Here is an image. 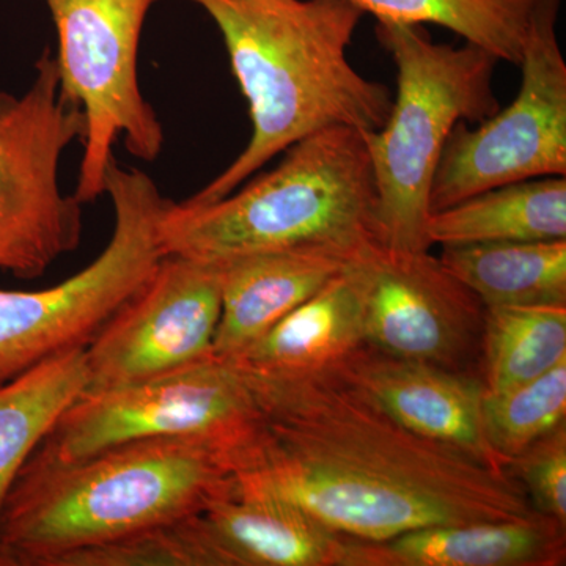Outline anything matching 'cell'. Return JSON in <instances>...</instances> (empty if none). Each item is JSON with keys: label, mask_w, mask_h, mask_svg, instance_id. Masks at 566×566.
I'll return each instance as SVG.
<instances>
[{"label": "cell", "mask_w": 566, "mask_h": 566, "mask_svg": "<svg viewBox=\"0 0 566 566\" xmlns=\"http://www.w3.org/2000/svg\"><path fill=\"white\" fill-rule=\"evenodd\" d=\"M244 379L264 430L234 474L241 490L282 499L365 542L535 512L506 469L406 430L335 371L289 382Z\"/></svg>", "instance_id": "obj_1"}, {"label": "cell", "mask_w": 566, "mask_h": 566, "mask_svg": "<svg viewBox=\"0 0 566 566\" xmlns=\"http://www.w3.org/2000/svg\"><path fill=\"white\" fill-rule=\"evenodd\" d=\"M218 25L251 112L241 155L189 203H211L251 180L297 140L348 126L378 132L392 109L387 85L348 61L363 10L352 0H189Z\"/></svg>", "instance_id": "obj_2"}, {"label": "cell", "mask_w": 566, "mask_h": 566, "mask_svg": "<svg viewBox=\"0 0 566 566\" xmlns=\"http://www.w3.org/2000/svg\"><path fill=\"white\" fill-rule=\"evenodd\" d=\"M233 488L229 458L197 439H142L70 463L32 453L3 504L0 566H46L59 554L185 520Z\"/></svg>", "instance_id": "obj_3"}, {"label": "cell", "mask_w": 566, "mask_h": 566, "mask_svg": "<svg viewBox=\"0 0 566 566\" xmlns=\"http://www.w3.org/2000/svg\"><path fill=\"white\" fill-rule=\"evenodd\" d=\"M365 133L323 129L283 151L282 161L211 203H167L166 255L222 262L245 253L322 248L360 255L379 244L374 167Z\"/></svg>", "instance_id": "obj_4"}, {"label": "cell", "mask_w": 566, "mask_h": 566, "mask_svg": "<svg viewBox=\"0 0 566 566\" xmlns=\"http://www.w3.org/2000/svg\"><path fill=\"white\" fill-rule=\"evenodd\" d=\"M379 43L397 69V95L385 125L365 133L382 248L430 251L431 182L450 133L501 109L493 91L499 59L475 44L434 43L423 25L381 22Z\"/></svg>", "instance_id": "obj_5"}, {"label": "cell", "mask_w": 566, "mask_h": 566, "mask_svg": "<svg viewBox=\"0 0 566 566\" xmlns=\"http://www.w3.org/2000/svg\"><path fill=\"white\" fill-rule=\"evenodd\" d=\"M104 193L114 230L95 262L48 289H0V385L59 354L87 348L166 256L159 222L169 200L156 182L114 158Z\"/></svg>", "instance_id": "obj_6"}, {"label": "cell", "mask_w": 566, "mask_h": 566, "mask_svg": "<svg viewBox=\"0 0 566 566\" xmlns=\"http://www.w3.org/2000/svg\"><path fill=\"white\" fill-rule=\"evenodd\" d=\"M263 430L262 408L244 376L212 356L139 385L82 394L33 455L70 463L125 442L186 438L214 447L237 474Z\"/></svg>", "instance_id": "obj_7"}, {"label": "cell", "mask_w": 566, "mask_h": 566, "mask_svg": "<svg viewBox=\"0 0 566 566\" xmlns=\"http://www.w3.org/2000/svg\"><path fill=\"white\" fill-rule=\"evenodd\" d=\"M84 134V112L62 92L50 50L28 91L0 92V271L33 281L80 248L84 203L62 191L59 170Z\"/></svg>", "instance_id": "obj_8"}, {"label": "cell", "mask_w": 566, "mask_h": 566, "mask_svg": "<svg viewBox=\"0 0 566 566\" xmlns=\"http://www.w3.org/2000/svg\"><path fill=\"white\" fill-rule=\"evenodd\" d=\"M57 31L61 88L84 112V155L74 196L82 203L104 193L114 145L134 158L161 155L164 129L144 98L137 73L142 31L155 0H44Z\"/></svg>", "instance_id": "obj_9"}, {"label": "cell", "mask_w": 566, "mask_h": 566, "mask_svg": "<svg viewBox=\"0 0 566 566\" xmlns=\"http://www.w3.org/2000/svg\"><path fill=\"white\" fill-rule=\"evenodd\" d=\"M562 0H551L528 31L512 104L450 133L433 182L431 212L468 197L543 177L566 175V62L557 35Z\"/></svg>", "instance_id": "obj_10"}, {"label": "cell", "mask_w": 566, "mask_h": 566, "mask_svg": "<svg viewBox=\"0 0 566 566\" xmlns=\"http://www.w3.org/2000/svg\"><path fill=\"white\" fill-rule=\"evenodd\" d=\"M221 311L218 264L164 256L85 348V392L139 385L210 359Z\"/></svg>", "instance_id": "obj_11"}, {"label": "cell", "mask_w": 566, "mask_h": 566, "mask_svg": "<svg viewBox=\"0 0 566 566\" xmlns=\"http://www.w3.org/2000/svg\"><path fill=\"white\" fill-rule=\"evenodd\" d=\"M365 271V340L376 352L458 370L482 338L485 307L430 252L371 245Z\"/></svg>", "instance_id": "obj_12"}, {"label": "cell", "mask_w": 566, "mask_h": 566, "mask_svg": "<svg viewBox=\"0 0 566 566\" xmlns=\"http://www.w3.org/2000/svg\"><path fill=\"white\" fill-rule=\"evenodd\" d=\"M334 371L406 430L506 469L483 430V382L439 365L389 356L368 345Z\"/></svg>", "instance_id": "obj_13"}, {"label": "cell", "mask_w": 566, "mask_h": 566, "mask_svg": "<svg viewBox=\"0 0 566 566\" xmlns=\"http://www.w3.org/2000/svg\"><path fill=\"white\" fill-rule=\"evenodd\" d=\"M200 524L222 566H376L375 542L324 526L300 506L237 486Z\"/></svg>", "instance_id": "obj_14"}, {"label": "cell", "mask_w": 566, "mask_h": 566, "mask_svg": "<svg viewBox=\"0 0 566 566\" xmlns=\"http://www.w3.org/2000/svg\"><path fill=\"white\" fill-rule=\"evenodd\" d=\"M364 253L311 300L226 363L244 378L262 382L297 381L337 370L367 346Z\"/></svg>", "instance_id": "obj_15"}, {"label": "cell", "mask_w": 566, "mask_h": 566, "mask_svg": "<svg viewBox=\"0 0 566 566\" xmlns=\"http://www.w3.org/2000/svg\"><path fill=\"white\" fill-rule=\"evenodd\" d=\"M360 255L290 248L212 262L218 264L222 290L214 356L229 360L243 353Z\"/></svg>", "instance_id": "obj_16"}, {"label": "cell", "mask_w": 566, "mask_h": 566, "mask_svg": "<svg viewBox=\"0 0 566 566\" xmlns=\"http://www.w3.org/2000/svg\"><path fill=\"white\" fill-rule=\"evenodd\" d=\"M376 566H560L565 526L534 512L515 520L431 526L375 542Z\"/></svg>", "instance_id": "obj_17"}, {"label": "cell", "mask_w": 566, "mask_h": 566, "mask_svg": "<svg viewBox=\"0 0 566 566\" xmlns=\"http://www.w3.org/2000/svg\"><path fill=\"white\" fill-rule=\"evenodd\" d=\"M431 245L566 240V178L509 182L431 212Z\"/></svg>", "instance_id": "obj_18"}, {"label": "cell", "mask_w": 566, "mask_h": 566, "mask_svg": "<svg viewBox=\"0 0 566 566\" xmlns=\"http://www.w3.org/2000/svg\"><path fill=\"white\" fill-rule=\"evenodd\" d=\"M439 260L485 308L566 305V240L442 245Z\"/></svg>", "instance_id": "obj_19"}, {"label": "cell", "mask_w": 566, "mask_h": 566, "mask_svg": "<svg viewBox=\"0 0 566 566\" xmlns=\"http://www.w3.org/2000/svg\"><path fill=\"white\" fill-rule=\"evenodd\" d=\"M85 389V348L59 354L0 385V516L21 469Z\"/></svg>", "instance_id": "obj_20"}, {"label": "cell", "mask_w": 566, "mask_h": 566, "mask_svg": "<svg viewBox=\"0 0 566 566\" xmlns=\"http://www.w3.org/2000/svg\"><path fill=\"white\" fill-rule=\"evenodd\" d=\"M381 22L434 24L517 66L528 31L551 0H352Z\"/></svg>", "instance_id": "obj_21"}, {"label": "cell", "mask_w": 566, "mask_h": 566, "mask_svg": "<svg viewBox=\"0 0 566 566\" xmlns=\"http://www.w3.org/2000/svg\"><path fill=\"white\" fill-rule=\"evenodd\" d=\"M480 340L486 394L526 385L566 363V305L485 308Z\"/></svg>", "instance_id": "obj_22"}, {"label": "cell", "mask_w": 566, "mask_h": 566, "mask_svg": "<svg viewBox=\"0 0 566 566\" xmlns=\"http://www.w3.org/2000/svg\"><path fill=\"white\" fill-rule=\"evenodd\" d=\"M486 441L505 468L524 449L565 423L566 363L526 385L483 397Z\"/></svg>", "instance_id": "obj_23"}, {"label": "cell", "mask_w": 566, "mask_h": 566, "mask_svg": "<svg viewBox=\"0 0 566 566\" xmlns=\"http://www.w3.org/2000/svg\"><path fill=\"white\" fill-rule=\"evenodd\" d=\"M202 513V512H200ZM46 566H222L197 515L59 554Z\"/></svg>", "instance_id": "obj_24"}, {"label": "cell", "mask_w": 566, "mask_h": 566, "mask_svg": "<svg viewBox=\"0 0 566 566\" xmlns=\"http://www.w3.org/2000/svg\"><path fill=\"white\" fill-rule=\"evenodd\" d=\"M506 471L526 490L535 512L566 526V423L524 449Z\"/></svg>", "instance_id": "obj_25"}]
</instances>
